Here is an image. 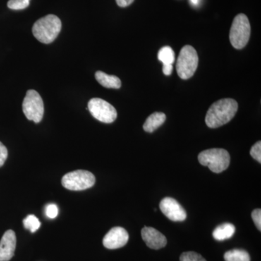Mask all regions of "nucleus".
Segmentation results:
<instances>
[{
    "label": "nucleus",
    "instance_id": "f257e3e1",
    "mask_svg": "<svg viewBox=\"0 0 261 261\" xmlns=\"http://www.w3.org/2000/svg\"><path fill=\"white\" fill-rule=\"evenodd\" d=\"M238 103L231 98L216 101L209 108L205 116V123L209 128H216L228 123L235 116Z\"/></svg>",
    "mask_w": 261,
    "mask_h": 261
},
{
    "label": "nucleus",
    "instance_id": "f03ea898",
    "mask_svg": "<svg viewBox=\"0 0 261 261\" xmlns=\"http://www.w3.org/2000/svg\"><path fill=\"white\" fill-rule=\"evenodd\" d=\"M61 29V19L55 15H47L35 22L32 32L38 41L47 44L56 40Z\"/></svg>",
    "mask_w": 261,
    "mask_h": 261
},
{
    "label": "nucleus",
    "instance_id": "7ed1b4c3",
    "mask_svg": "<svg viewBox=\"0 0 261 261\" xmlns=\"http://www.w3.org/2000/svg\"><path fill=\"white\" fill-rule=\"evenodd\" d=\"M198 161L202 166L210 168L212 172L220 173L229 166L230 154L224 149H206L199 154Z\"/></svg>",
    "mask_w": 261,
    "mask_h": 261
},
{
    "label": "nucleus",
    "instance_id": "20e7f679",
    "mask_svg": "<svg viewBox=\"0 0 261 261\" xmlns=\"http://www.w3.org/2000/svg\"><path fill=\"white\" fill-rule=\"evenodd\" d=\"M251 27L247 15L240 13L233 18L229 32V40L235 49L245 47L250 40Z\"/></svg>",
    "mask_w": 261,
    "mask_h": 261
},
{
    "label": "nucleus",
    "instance_id": "39448f33",
    "mask_svg": "<svg viewBox=\"0 0 261 261\" xmlns=\"http://www.w3.org/2000/svg\"><path fill=\"white\" fill-rule=\"evenodd\" d=\"M199 58L197 51L191 45L182 47L176 62V72L181 80H187L195 74L198 66Z\"/></svg>",
    "mask_w": 261,
    "mask_h": 261
},
{
    "label": "nucleus",
    "instance_id": "423d86ee",
    "mask_svg": "<svg viewBox=\"0 0 261 261\" xmlns=\"http://www.w3.org/2000/svg\"><path fill=\"white\" fill-rule=\"evenodd\" d=\"M93 173L84 170H77L66 173L62 178V185L67 190L81 191L91 188L95 184Z\"/></svg>",
    "mask_w": 261,
    "mask_h": 261
},
{
    "label": "nucleus",
    "instance_id": "0eeeda50",
    "mask_svg": "<svg viewBox=\"0 0 261 261\" xmlns=\"http://www.w3.org/2000/svg\"><path fill=\"white\" fill-rule=\"evenodd\" d=\"M23 111L29 121L36 123L42 121L44 112V102L37 91L31 89L27 92L23 102Z\"/></svg>",
    "mask_w": 261,
    "mask_h": 261
},
{
    "label": "nucleus",
    "instance_id": "6e6552de",
    "mask_svg": "<svg viewBox=\"0 0 261 261\" xmlns=\"http://www.w3.org/2000/svg\"><path fill=\"white\" fill-rule=\"evenodd\" d=\"M88 109L94 118L102 123H113L118 116L116 108L100 98L91 99L88 102Z\"/></svg>",
    "mask_w": 261,
    "mask_h": 261
},
{
    "label": "nucleus",
    "instance_id": "1a4fd4ad",
    "mask_svg": "<svg viewBox=\"0 0 261 261\" xmlns=\"http://www.w3.org/2000/svg\"><path fill=\"white\" fill-rule=\"evenodd\" d=\"M160 209L168 219L172 221H183L187 219V212L172 197H165L160 203Z\"/></svg>",
    "mask_w": 261,
    "mask_h": 261
},
{
    "label": "nucleus",
    "instance_id": "9d476101",
    "mask_svg": "<svg viewBox=\"0 0 261 261\" xmlns=\"http://www.w3.org/2000/svg\"><path fill=\"white\" fill-rule=\"evenodd\" d=\"M128 233L125 228L114 227L111 228L103 238V245L110 250L124 247L128 241Z\"/></svg>",
    "mask_w": 261,
    "mask_h": 261
},
{
    "label": "nucleus",
    "instance_id": "9b49d317",
    "mask_svg": "<svg viewBox=\"0 0 261 261\" xmlns=\"http://www.w3.org/2000/svg\"><path fill=\"white\" fill-rule=\"evenodd\" d=\"M141 234L142 240L149 248L160 250L167 245L166 237L155 228L145 226L142 228Z\"/></svg>",
    "mask_w": 261,
    "mask_h": 261
},
{
    "label": "nucleus",
    "instance_id": "f8f14e48",
    "mask_svg": "<svg viewBox=\"0 0 261 261\" xmlns=\"http://www.w3.org/2000/svg\"><path fill=\"white\" fill-rule=\"evenodd\" d=\"M16 235L13 230H8L0 241V261H9L14 255Z\"/></svg>",
    "mask_w": 261,
    "mask_h": 261
},
{
    "label": "nucleus",
    "instance_id": "ddd939ff",
    "mask_svg": "<svg viewBox=\"0 0 261 261\" xmlns=\"http://www.w3.org/2000/svg\"><path fill=\"white\" fill-rule=\"evenodd\" d=\"M166 120V116L165 113L155 112L151 114L146 119L143 125L144 130L148 133H152L156 129L162 126Z\"/></svg>",
    "mask_w": 261,
    "mask_h": 261
},
{
    "label": "nucleus",
    "instance_id": "4468645a",
    "mask_svg": "<svg viewBox=\"0 0 261 261\" xmlns=\"http://www.w3.org/2000/svg\"><path fill=\"white\" fill-rule=\"evenodd\" d=\"M95 79L102 87L108 89H120L121 87V82L116 75H108L104 72H96Z\"/></svg>",
    "mask_w": 261,
    "mask_h": 261
},
{
    "label": "nucleus",
    "instance_id": "2eb2a0df",
    "mask_svg": "<svg viewBox=\"0 0 261 261\" xmlns=\"http://www.w3.org/2000/svg\"><path fill=\"white\" fill-rule=\"evenodd\" d=\"M235 226L233 224L229 223H225L221 225H219L215 228L214 232H213V237L215 240L218 241H223V240H228L234 234Z\"/></svg>",
    "mask_w": 261,
    "mask_h": 261
},
{
    "label": "nucleus",
    "instance_id": "dca6fc26",
    "mask_svg": "<svg viewBox=\"0 0 261 261\" xmlns=\"http://www.w3.org/2000/svg\"><path fill=\"white\" fill-rule=\"evenodd\" d=\"M225 261H250L248 252L241 249H233L224 254Z\"/></svg>",
    "mask_w": 261,
    "mask_h": 261
},
{
    "label": "nucleus",
    "instance_id": "f3484780",
    "mask_svg": "<svg viewBox=\"0 0 261 261\" xmlns=\"http://www.w3.org/2000/svg\"><path fill=\"white\" fill-rule=\"evenodd\" d=\"M158 58L163 65H172L175 61V53L172 48L165 46L159 51Z\"/></svg>",
    "mask_w": 261,
    "mask_h": 261
},
{
    "label": "nucleus",
    "instance_id": "a211bd4d",
    "mask_svg": "<svg viewBox=\"0 0 261 261\" xmlns=\"http://www.w3.org/2000/svg\"><path fill=\"white\" fill-rule=\"evenodd\" d=\"M24 227L29 229L31 232L34 233L39 229L41 226L40 221L34 215H29L25 219L23 220Z\"/></svg>",
    "mask_w": 261,
    "mask_h": 261
},
{
    "label": "nucleus",
    "instance_id": "6ab92c4d",
    "mask_svg": "<svg viewBox=\"0 0 261 261\" xmlns=\"http://www.w3.org/2000/svg\"><path fill=\"white\" fill-rule=\"evenodd\" d=\"M31 0H9L8 7L13 10H21L28 8Z\"/></svg>",
    "mask_w": 261,
    "mask_h": 261
},
{
    "label": "nucleus",
    "instance_id": "aec40b11",
    "mask_svg": "<svg viewBox=\"0 0 261 261\" xmlns=\"http://www.w3.org/2000/svg\"><path fill=\"white\" fill-rule=\"evenodd\" d=\"M180 261H206L202 255L195 252H185L180 256Z\"/></svg>",
    "mask_w": 261,
    "mask_h": 261
},
{
    "label": "nucleus",
    "instance_id": "412c9836",
    "mask_svg": "<svg viewBox=\"0 0 261 261\" xmlns=\"http://www.w3.org/2000/svg\"><path fill=\"white\" fill-rule=\"evenodd\" d=\"M250 155L258 163H261V142L258 141L250 149Z\"/></svg>",
    "mask_w": 261,
    "mask_h": 261
},
{
    "label": "nucleus",
    "instance_id": "4be33fe9",
    "mask_svg": "<svg viewBox=\"0 0 261 261\" xmlns=\"http://www.w3.org/2000/svg\"><path fill=\"white\" fill-rule=\"evenodd\" d=\"M46 215L49 219H53L58 216V208L56 204H49L45 209Z\"/></svg>",
    "mask_w": 261,
    "mask_h": 261
},
{
    "label": "nucleus",
    "instance_id": "5701e85b",
    "mask_svg": "<svg viewBox=\"0 0 261 261\" xmlns=\"http://www.w3.org/2000/svg\"><path fill=\"white\" fill-rule=\"evenodd\" d=\"M252 219L257 229L261 231V210L260 208L255 209L252 212Z\"/></svg>",
    "mask_w": 261,
    "mask_h": 261
},
{
    "label": "nucleus",
    "instance_id": "b1692460",
    "mask_svg": "<svg viewBox=\"0 0 261 261\" xmlns=\"http://www.w3.org/2000/svg\"><path fill=\"white\" fill-rule=\"evenodd\" d=\"M8 149L0 142V167L4 165L5 161L8 159Z\"/></svg>",
    "mask_w": 261,
    "mask_h": 261
},
{
    "label": "nucleus",
    "instance_id": "393cba45",
    "mask_svg": "<svg viewBox=\"0 0 261 261\" xmlns=\"http://www.w3.org/2000/svg\"><path fill=\"white\" fill-rule=\"evenodd\" d=\"M117 5L121 8H126L134 3L135 0H116Z\"/></svg>",
    "mask_w": 261,
    "mask_h": 261
},
{
    "label": "nucleus",
    "instance_id": "a878e982",
    "mask_svg": "<svg viewBox=\"0 0 261 261\" xmlns=\"http://www.w3.org/2000/svg\"><path fill=\"white\" fill-rule=\"evenodd\" d=\"M163 72L165 75H170L173 72V65H163Z\"/></svg>",
    "mask_w": 261,
    "mask_h": 261
},
{
    "label": "nucleus",
    "instance_id": "bb28decb",
    "mask_svg": "<svg viewBox=\"0 0 261 261\" xmlns=\"http://www.w3.org/2000/svg\"><path fill=\"white\" fill-rule=\"evenodd\" d=\"M190 1H191L192 4L195 5H198L199 3H200V0H190Z\"/></svg>",
    "mask_w": 261,
    "mask_h": 261
}]
</instances>
